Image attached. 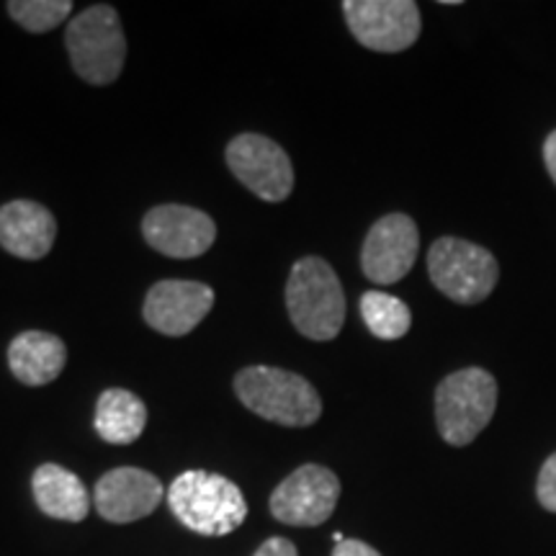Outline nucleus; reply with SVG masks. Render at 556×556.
<instances>
[{"instance_id":"10","label":"nucleus","mask_w":556,"mask_h":556,"mask_svg":"<svg viewBox=\"0 0 556 556\" xmlns=\"http://www.w3.org/2000/svg\"><path fill=\"white\" fill-rule=\"evenodd\" d=\"M420 250V232L407 214H387L368 229L364 250H361V268L368 281L397 283L413 270Z\"/></svg>"},{"instance_id":"5","label":"nucleus","mask_w":556,"mask_h":556,"mask_svg":"<svg viewBox=\"0 0 556 556\" xmlns=\"http://www.w3.org/2000/svg\"><path fill=\"white\" fill-rule=\"evenodd\" d=\"M65 45L75 73L90 86H109L122 75L127 39L111 5H90L67 24Z\"/></svg>"},{"instance_id":"8","label":"nucleus","mask_w":556,"mask_h":556,"mask_svg":"<svg viewBox=\"0 0 556 556\" xmlns=\"http://www.w3.org/2000/svg\"><path fill=\"white\" fill-rule=\"evenodd\" d=\"M227 165L255 197L278 204L294 191V165L281 144L263 135H238L227 144Z\"/></svg>"},{"instance_id":"9","label":"nucleus","mask_w":556,"mask_h":556,"mask_svg":"<svg viewBox=\"0 0 556 556\" xmlns=\"http://www.w3.org/2000/svg\"><path fill=\"white\" fill-rule=\"evenodd\" d=\"M340 479L319 464H304L270 495V516L287 526H323L336 513Z\"/></svg>"},{"instance_id":"13","label":"nucleus","mask_w":556,"mask_h":556,"mask_svg":"<svg viewBox=\"0 0 556 556\" xmlns=\"http://www.w3.org/2000/svg\"><path fill=\"white\" fill-rule=\"evenodd\" d=\"M163 482L137 467L111 469L96 484V510L111 523H131L148 518L163 500Z\"/></svg>"},{"instance_id":"20","label":"nucleus","mask_w":556,"mask_h":556,"mask_svg":"<svg viewBox=\"0 0 556 556\" xmlns=\"http://www.w3.org/2000/svg\"><path fill=\"white\" fill-rule=\"evenodd\" d=\"M536 495L539 503L544 505L548 513H556V454L548 456L546 464L539 471Z\"/></svg>"},{"instance_id":"23","label":"nucleus","mask_w":556,"mask_h":556,"mask_svg":"<svg viewBox=\"0 0 556 556\" xmlns=\"http://www.w3.org/2000/svg\"><path fill=\"white\" fill-rule=\"evenodd\" d=\"M544 163H546L548 176H552L556 184V131H552L544 142Z\"/></svg>"},{"instance_id":"22","label":"nucleus","mask_w":556,"mask_h":556,"mask_svg":"<svg viewBox=\"0 0 556 556\" xmlns=\"http://www.w3.org/2000/svg\"><path fill=\"white\" fill-rule=\"evenodd\" d=\"M332 556H381L377 548L364 544V541L356 539H345L343 544H338L332 548Z\"/></svg>"},{"instance_id":"1","label":"nucleus","mask_w":556,"mask_h":556,"mask_svg":"<svg viewBox=\"0 0 556 556\" xmlns=\"http://www.w3.org/2000/svg\"><path fill=\"white\" fill-rule=\"evenodd\" d=\"M168 505L180 523L201 536H227L248 518L240 486L212 471L191 469L173 479Z\"/></svg>"},{"instance_id":"18","label":"nucleus","mask_w":556,"mask_h":556,"mask_svg":"<svg viewBox=\"0 0 556 556\" xmlns=\"http://www.w3.org/2000/svg\"><path fill=\"white\" fill-rule=\"evenodd\" d=\"M361 317L366 328L379 340H400L409 332L413 315L402 299L384 294V291H366L361 296Z\"/></svg>"},{"instance_id":"2","label":"nucleus","mask_w":556,"mask_h":556,"mask_svg":"<svg viewBox=\"0 0 556 556\" xmlns=\"http://www.w3.org/2000/svg\"><path fill=\"white\" fill-rule=\"evenodd\" d=\"M235 394L250 413L287 428H309L323 415V400L317 389L287 368H242L235 377Z\"/></svg>"},{"instance_id":"7","label":"nucleus","mask_w":556,"mask_h":556,"mask_svg":"<svg viewBox=\"0 0 556 556\" xmlns=\"http://www.w3.org/2000/svg\"><path fill=\"white\" fill-rule=\"evenodd\" d=\"M348 29L366 50L402 52L420 37V9L413 0H345Z\"/></svg>"},{"instance_id":"16","label":"nucleus","mask_w":556,"mask_h":556,"mask_svg":"<svg viewBox=\"0 0 556 556\" xmlns=\"http://www.w3.org/2000/svg\"><path fill=\"white\" fill-rule=\"evenodd\" d=\"M34 500L45 516L80 523L90 513V495L83 479L60 464H41L31 477Z\"/></svg>"},{"instance_id":"19","label":"nucleus","mask_w":556,"mask_h":556,"mask_svg":"<svg viewBox=\"0 0 556 556\" xmlns=\"http://www.w3.org/2000/svg\"><path fill=\"white\" fill-rule=\"evenodd\" d=\"M9 13L26 31L45 34L73 13V3L70 0H11Z\"/></svg>"},{"instance_id":"17","label":"nucleus","mask_w":556,"mask_h":556,"mask_svg":"<svg viewBox=\"0 0 556 556\" xmlns=\"http://www.w3.org/2000/svg\"><path fill=\"white\" fill-rule=\"evenodd\" d=\"M96 433L114 446H127L148 426V407L129 389H106L96 407Z\"/></svg>"},{"instance_id":"12","label":"nucleus","mask_w":556,"mask_h":556,"mask_svg":"<svg viewBox=\"0 0 556 556\" xmlns=\"http://www.w3.org/2000/svg\"><path fill=\"white\" fill-rule=\"evenodd\" d=\"M214 307V289L201 281H157L144 299V323L163 336H189Z\"/></svg>"},{"instance_id":"3","label":"nucleus","mask_w":556,"mask_h":556,"mask_svg":"<svg viewBox=\"0 0 556 556\" xmlns=\"http://www.w3.org/2000/svg\"><path fill=\"white\" fill-rule=\"evenodd\" d=\"M287 309L294 328L309 340L328 343L343 330L345 294L328 261L309 255L294 263L287 281Z\"/></svg>"},{"instance_id":"11","label":"nucleus","mask_w":556,"mask_h":556,"mask_svg":"<svg viewBox=\"0 0 556 556\" xmlns=\"http://www.w3.org/2000/svg\"><path fill=\"white\" fill-rule=\"evenodd\" d=\"M148 245L168 258H199L217 240V225L206 212L184 204H163L150 208L142 219Z\"/></svg>"},{"instance_id":"6","label":"nucleus","mask_w":556,"mask_h":556,"mask_svg":"<svg viewBox=\"0 0 556 556\" xmlns=\"http://www.w3.org/2000/svg\"><path fill=\"white\" fill-rule=\"evenodd\" d=\"M430 281L456 304H479L497 287L500 266L495 255L469 240L441 238L428 253Z\"/></svg>"},{"instance_id":"4","label":"nucleus","mask_w":556,"mask_h":556,"mask_svg":"<svg viewBox=\"0 0 556 556\" xmlns=\"http://www.w3.org/2000/svg\"><path fill=\"white\" fill-rule=\"evenodd\" d=\"M495 409L497 381L479 366L451 374L435 389L438 433L451 446H469L490 426Z\"/></svg>"},{"instance_id":"21","label":"nucleus","mask_w":556,"mask_h":556,"mask_svg":"<svg viewBox=\"0 0 556 556\" xmlns=\"http://www.w3.org/2000/svg\"><path fill=\"white\" fill-rule=\"evenodd\" d=\"M253 556H299V554H296V546L291 544L289 539L274 536L268 539L266 544H261V548Z\"/></svg>"},{"instance_id":"14","label":"nucleus","mask_w":556,"mask_h":556,"mask_svg":"<svg viewBox=\"0 0 556 556\" xmlns=\"http://www.w3.org/2000/svg\"><path fill=\"white\" fill-rule=\"evenodd\" d=\"M58 238V222L39 201L16 199L0 206V248L21 261H41Z\"/></svg>"},{"instance_id":"15","label":"nucleus","mask_w":556,"mask_h":556,"mask_svg":"<svg viewBox=\"0 0 556 556\" xmlns=\"http://www.w3.org/2000/svg\"><path fill=\"white\" fill-rule=\"evenodd\" d=\"M67 364V345L58 336L41 330H26L11 340V374L26 387H45L62 374Z\"/></svg>"}]
</instances>
